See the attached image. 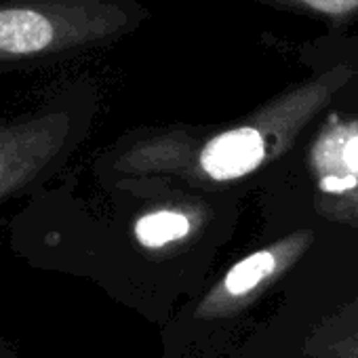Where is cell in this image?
Masks as SVG:
<instances>
[{"mask_svg": "<svg viewBox=\"0 0 358 358\" xmlns=\"http://www.w3.org/2000/svg\"><path fill=\"white\" fill-rule=\"evenodd\" d=\"M312 74L247 118L224 129H166L133 139L114 160L133 177L169 175L213 186L247 177L280 158L299 133L358 78V34L333 30L316 43Z\"/></svg>", "mask_w": 358, "mask_h": 358, "instance_id": "6da1fadb", "label": "cell"}, {"mask_svg": "<svg viewBox=\"0 0 358 358\" xmlns=\"http://www.w3.org/2000/svg\"><path fill=\"white\" fill-rule=\"evenodd\" d=\"M148 17L137 0H3L0 64L108 45L139 30Z\"/></svg>", "mask_w": 358, "mask_h": 358, "instance_id": "7a4b0ae2", "label": "cell"}, {"mask_svg": "<svg viewBox=\"0 0 358 358\" xmlns=\"http://www.w3.org/2000/svg\"><path fill=\"white\" fill-rule=\"evenodd\" d=\"M72 133L66 110L0 120V203L24 192L59 158Z\"/></svg>", "mask_w": 358, "mask_h": 358, "instance_id": "3957f363", "label": "cell"}, {"mask_svg": "<svg viewBox=\"0 0 358 358\" xmlns=\"http://www.w3.org/2000/svg\"><path fill=\"white\" fill-rule=\"evenodd\" d=\"M314 232H293L259 251L249 253L234 264L220 282L199 301L194 318L217 320L230 318L249 308L266 289H270L285 272H289L312 247Z\"/></svg>", "mask_w": 358, "mask_h": 358, "instance_id": "277c9868", "label": "cell"}, {"mask_svg": "<svg viewBox=\"0 0 358 358\" xmlns=\"http://www.w3.org/2000/svg\"><path fill=\"white\" fill-rule=\"evenodd\" d=\"M318 190L345 199L358 192V116L329 114L310 148Z\"/></svg>", "mask_w": 358, "mask_h": 358, "instance_id": "5b68a950", "label": "cell"}, {"mask_svg": "<svg viewBox=\"0 0 358 358\" xmlns=\"http://www.w3.org/2000/svg\"><path fill=\"white\" fill-rule=\"evenodd\" d=\"M203 211L192 205H160L141 213L133 224V236L148 251H164L190 238L203 226Z\"/></svg>", "mask_w": 358, "mask_h": 358, "instance_id": "8992f818", "label": "cell"}, {"mask_svg": "<svg viewBox=\"0 0 358 358\" xmlns=\"http://www.w3.org/2000/svg\"><path fill=\"white\" fill-rule=\"evenodd\" d=\"M308 358H358V301L322 318L306 337Z\"/></svg>", "mask_w": 358, "mask_h": 358, "instance_id": "52a82bcc", "label": "cell"}, {"mask_svg": "<svg viewBox=\"0 0 358 358\" xmlns=\"http://www.w3.org/2000/svg\"><path fill=\"white\" fill-rule=\"evenodd\" d=\"M249 3L285 13L324 20L333 30H343L350 22L358 20V0H249Z\"/></svg>", "mask_w": 358, "mask_h": 358, "instance_id": "ba28073f", "label": "cell"}, {"mask_svg": "<svg viewBox=\"0 0 358 358\" xmlns=\"http://www.w3.org/2000/svg\"><path fill=\"white\" fill-rule=\"evenodd\" d=\"M354 194H356V192H354ZM356 205H358V199H356Z\"/></svg>", "mask_w": 358, "mask_h": 358, "instance_id": "9c48e42d", "label": "cell"}]
</instances>
